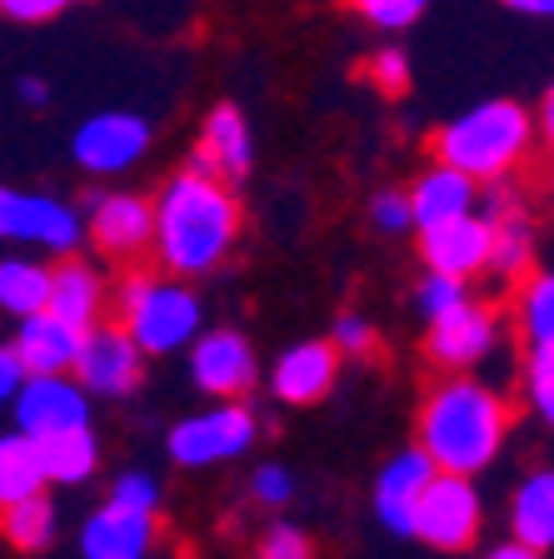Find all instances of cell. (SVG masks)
<instances>
[{
	"mask_svg": "<svg viewBox=\"0 0 554 559\" xmlns=\"http://www.w3.org/2000/svg\"><path fill=\"white\" fill-rule=\"evenodd\" d=\"M46 280H50V270L31 265V260H5L0 265V310H11V314L46 310Z\"/></svg>",
	"mask_w": 554,
	"mask_h": 559,
	"instance_id": "cell-27",
	"label": "cell"
},
{
	"mask_svg": "<svg viewBox=\"0 0 554 559\" xmlns=\"http://www.w3.org/2000/svg\"><path fill=\"white\" fill-rule=\"evenodd\" d=\"M485 265L509 280L530 270V221H524V215H515V210H495V215H490V260Z\"/></svg>",
	"mask_w": 554,
	"mask_h": 559,
	"instance_id": "cell-26",
	"label": "cell"
},
{
	"mask_svg": "<svg viewBox=\"0 0 554 559\" xmlns=\"http://www.w3.org/2000/svg\"><path fill=\"white\" fill-rule=\"evenodd\" d=\"M11 400H15L21 435H31V440L85 425V395L66 380V374H25L21 390H15Z\"/></svg>",
	"mask_w": 554,
	"mask_h": 559,
	"instance_id": "cell-9",
	"label": "cell"
},
{
	"mask_svg": "<svg viewBox=\"0 0 554 559\" xmlns=\"http://www.w3.org/2000/svg\"><path fill=\"white\" fill-rule=\"evenodd\" d=\"M260 559H315V555H310V545H305V535H300V530H285V524H280L275 535L266 539V549H260Z\"/></svg>",
	"mask_w": 554,
	"mask_h": 559,
	"instance_id": "cell-36",
	"label": "cell"
},
{
	"mask_svg": "<svg viewBox=\"0 0 554 559\" xmlns=\"http://www.w3.org/2000/svg\"><path fill=\"white\" fill-rule=\"evenodd\" d=\"M70 0H0V11L15 21H50L56 11H66Z\"/></svg>",
	"mask_w": 554,
	"mask_h": 559,
	"instance_id": "cell-37",
	"label": "cell"
},
{
	"mask_svg": "<svg viewBox=\"0 0 554 559\" xmlns=\"http://www.w3.org/2000/svg\"><path fill=\"white\" fill-rule=\"evenodd\" d=\"M474 205V180L450 165H435L415 180L410 190V221L415 225H429V221H445V215H464Z\"/></svg>",
	"mask_w": 554,
	"mask_h": 559,
	"instance_id": "cell-21",
	"label": "cell"
},
{
	"mask_svg": "<svg viewBox=\"0 0 554 559\" xmlns=\"http://www.w3.org/2000/svg\"><path fill=\"white\" fill-rule=\"evenodd\" d=\"M155 479L151 475H126L116 479V489H110V504H126V510H155Z\"/></svg>",
	"mask_w": 554,
	"mask_h": 559,
	"instance_id": "cell-32",
	"label": "cell"
},
{
	"mask_svg": "<svg viewBox=\"0 0 554 559\" xmlns=\"http://www.w3.org/2000/svg\"><path fill=\"white\" fill-rule=\"evenodd\" d=\"M410 535H420L435 549H470L480 539V495H474L470 475L435 469L415 500Z\"/></svg>",
	"mask_w": 554,
	"mask_h": 559,
	"instance_id": "cell-5",
	"label": "cell"
},
{
	"mask_svg": "<svg viewBox=\"0 0 554 559\" xmlns=\"http://www.w3.org/2000/svg\"><path fill=\"white\" fill-rule=\"evenodd\" d=\"M190 170L215 175V180H240L250 170V130H245V116L235 105H215L210 110Z\"/></svg>",
	"mask_w": 554,
	"mask_h": 559,
	"instance_id": "cell-15",
	"label": "cell"
},
{
	"mask_svg": "<svg viewBox=\"0 0 554 559\" xmlns=\"http://www.w3.org/2000/svg\"><path fill=\"white\" fill-rule=\"evenodd\" d=\"M235 230H240V205L225 190V180L200 170L175 175L151 205V245L170 275H205L225 260Z\"/></svg>",
	"mask_w": 554,
	"mask_h": 559,
	"instance_id": "cell-1",
	"label": "cell"
},
{
	"mask_svg": "<svg viewBox=\"0 0 554 559\" xmlns=\"http://www.w3.org/2000/svg\"><path fill=\"white\" fill-rule=\"evenodd\" d=\"M46 485V469H40V454H35L31 435H5L0 440V504L25 500Z\"/></svg>",
	"mask_w": 554,
	"mask_h": 559,
	"instance_id": "cell-25",
	"label": "cell"
},
{
	"mask_svg": "<svg viewBox=\"0 0 554 559\" xmlns=\"http://www.w3.org/2000/svg\"><path fill=\"white\" fill-rule=\"evenodd\" d=\"M145 349L126 335V325H85L81 345H75V365L81 384H91L95 395H130L145 374Z\"/></svg>",
	"mask_w": 554,
	"mask_h": 559,
	"instance_id": "cell-6",
	"label": "cell"
},
{
	"mask_svg": "<svg viewBox=\"0 0 554 559\" xmlns=\"http://www.w3.org/2000/svg\"><path fill=\"white\" fill-rule=\"evenodd\" d=\"M429 475H435V465L425 460V450L400 454V460L380 475L375 510H380V520L390 524L394 535H410V524H415V500H420V489H425Z\"/></svg>",
	"mask_w": 554,
	"mask_h": 559,
	"instance_id": "cell-20",
	"label": "cell"
},
{
	"mask_svg": "<svg viewBox=\"0 0 554 559\" xmlns=\"http://www.w3.org/2000/svg\"><path fill=\"white\" fill-rule=\"evenodd\" d=\"M255 495L266 504H285L290 500V475L280 465H266L260 475H255Z\"/></svg>",
	"mask_w": 554,
	"mask_h": 559,
	"instance_id": "cell-38",
	"label": "cell"
},
{
	"mask_svg": "<svg viewBox=\"0 0 554 559\" xmlns=\"http://www.w3.org/2000/svg\"><path fill=\"white\" fill-rule=\"evenodd\" d=\"M515 409L474 380H445L435 395L425 400V415H420V450L435 469H450V475H474L485 469L490 460L505 444V430Z\"/></svg>",
	"mask_w": 554,
	"mask_h": 559,
	"instance_id": "cell-2",
	"label": "cell"
},
{
	"mask_svg": "<svg viewBox=\"0 0 554 559\" xmlns=\"http://www.w3.org/2000/svg\"><path fill=\"white\" fill-rule=\"evenodd\" d=\"M420 250H425L435 275L470 280L490 260V221H474L470 210L464 215H445V221H429V225H420Z\"/></svg>",
	"mask_w": 554,
	"mask_h": 559,
	"instance_id": "cell-8",
	"label": "cell"
},
{
	"mask_svg": "<svg viewBox=\"0 0 554 559\" xmlns=\"http://www.w3.org/2000/svg\"><path fill=\"white\" fill-rule=\"evenodd\" d=\"M91 235L110 260H135L151 250V200L140 195H110L101 200L91 221Z\"/></svg>",
	"mask_w": 554,
	"mask_h": 559,
	"instance_id": "cell-18",
	"label": "cell"
},
{
	"mask_svg": "<svg viewBox=\"0 0 554 559\" xmlns=\"http://www.w3.org/2000/svg\"><path fill=\"white\" fill-rule=\"evenodd\" d=\"M530 116L524 105L515 100H485L474 105L470 116L450 120L429 140L435 165H450V170L470 175V180H505L515 165L530 151Z\"/></svg>",
	"mask_w": 554,
	"mask_h": 559,
	"instance_id": "cell-3",
	"label": "cell"
},
{
	"mask_svg": "<svg viewBox=\"0 0 554 559\" xmlns=\"http://www.w3.org/2000/svg\"><path fill=\"white\" fill-rule=\"evenodd\" d=\"M429 360L439 365V370H464V365L485 360V349L495 345V320H490V310H480V305L470 300H455L450 310L429 314Z\"/></svg>",
	"mask_w": 554,
	"mask_h": 559,
	"instance_id": "cell-10",
	"label": "cell"
},
{
	"mask_svg": "<svg viewBox=\"0 0 554 559\" xmlns=\"http://www.w3.org/2000/svg\"><path fill=\"white\" fill-rule=\"evenodd\" d=\"M101 275H95L91 265H81V260H60L56 270H50L46 280V310L56 314V320H66V325L85 330L101 320Z\"/></svg>",
	"mask_w": 554,
	"mask_h": 559,
	"instance_id": "cell-19",
	"label": "cell"
},
{
	"mask_svg": "<svg viewBox=\"0 0 554 559\" xmlns=\"http://www.w3.org/2000/svg\"><path fill=\"white\" fill-rule=\"evenodd\" d=\"M490 559H540V549H530V545H520V539H515V545L495 549V555H490Z\"/></svg>",
	"mask_w": 554,
	"mask_h": 559,
	"instance_id": "cell-41",
	"label": "cell"
},
{
	"mask_svg": "<svg viewBox=\"0 0 554 559\" xmlns=\"http://www.w3.org/2000/svg\"><path fill=\"white\" fill-rule=\"evenodd\" d=\"M335 349H350V355H369L375 349V330L365 325V320H355V314H345L335 325V340H330Z\"/></svg>",
	"mask_w": 554,
	"mask_h": 559,
	"instance_id": "cell-35",
	"label": "cell"
},
{
	"mask_svg": "<svg viewBox=\"0 0 554 559\" xmlns=\"http://www.w3.org/2000/svg\"><path fill=\"white\" fill-rule=\"evenodd\" d=\"M21 380H25V370H21V360H15V349H0V405L21 390Z\"/></svg>",
	"mask_w": 554,
	"mask_h": 559,
	"instance_id": "cell-39",
	"label": "cell"
},
{
	"mask_svg": "<svg viewBox=\"0 0 554 559\" xmlns=\"http://www.w3.org/2000/svg\"><path fill=\"white\" fill-rule=\"evenodd\" d=\"M425 5H429V0H355V11L365 15L369 25H380V31H400V25H415Z\"/></svg>",
	"mask_w": 554,
	"mask_h": 559,
	"instance_id": "cell-29",
	"label": "cell"
},
{
	"mask_svg": "<svg viewBox=\"0 0 554 559\" xmlns=\"http://www.w3.org/2000/svg\"><path fill=\"white\" fill-rule=\"evenodd\" d=\"M155 545V510L105 504L85 524V559H145Z\"/></svg>",
	"mask_w": 554,
	"mask_h": 559,
	"instance_id": "cell-14",
	"label": "cell"
},
{
	"mask_svg": "<svg viewBox=\"0 0 554 559\" xmlns=\"http://www.w3.org/2000/svg\"><path fill=\"white\" fill-rule=\"evenodd\" d=\"M126 335L135 340L145 355H170L185 340L200 330V305L196 295L175 285V280H155V275H126L120 280V320Z\"/></svg>",
	"mask_w": 554,
	"mask_h": 559,
	"instance_id": "cell-4",
	"label": "cell"
},
{
	"mask_svg": "<svg viewBox=\"0 0 554 559\" xmlns=\"http://www.w3.org/2000/svg\"><path fill=\"white\" fill-rule=\"evenodd\" d=\"M335 374H340V349L325 345V340H310V345L285 349V360L275 370V395L285 405H315V400L330 395Z\"/></svg>",
	"mask_w": 554,
	"mask_h": 559,
	"instance_id": "cell-17",
	"label": "cell"
},
{
	"mask_svg": "<svg viewBox=\"0 0 554 559\" xmlns=\"http://www.w3.org/2000/svg\"><path fill=\"white\" fill-rule=\"evenodd\" d=\"M255 440V419L250 409L225 405L210 409V415H196L170 430V454L180 465H210V460H231V454L250 450Z\"/></svg>",
	"mask_w": 554,
	"mask_h": 559,
	"instance_id": "cell-7",
	"label": "cell"
},
{
	"mask_svg": "<svg viewBox=\"0 0 554 559\" xmlns=\"http://www.w3.org/2000/svg\"><path fill=\"white\" fill-rule=\"evenodd\" d=\"M365 81L385 95H400L404 85H410V60H404L400 50H380V56L365 66Z\"/></svg>",
	"mask_w": 554,
	"mask_h": 559,
	"instance_id": "cell-31",
	"label": "cell"
},
{
	"mask_svg": "<svg viewBox=\"0 0 554 559\" xmlns=\"http://www.w3.org/2000/svg\"><path fill=\"white\" fill-rule=\"evenodd\" d=\"M151 145V126L140 116H95L75 135V160L85 170H126L130 160H140Z\"/></svg>",
	"mask_w": 554,
	"mask_h": 559,
	"instance_id": "cell-12",
	"label": "cell"
},
{
	"mask_svg": "<svg viewBox=\"0 0 554 559\" xmlns=\"http://www.w3.org/2000/svg\"><path fill=\"white\" fill-rule=\"evenodd\" d=\"M375 225L380 230H410V195L404 190H385L380 200H375Z\"/></svg>",
	"mask_w": 554,
	"mask_h": 559,
	"instance_id": "cell-34",
	"label": "cell"
},
{
	"mask_svg": "<svg viewBox=\"0 0 554 559\" xmlns=\"http://www.w3.org/2000/svg\"><path fill=\"white\" fill-rule=\"evenodd\" d=\"M554 340L530 349V400L540 415H554Z\"/></svg>",
	"mask_w": 554,
	"mask_h": 559,
	"instance_id": "cell-30",
	"label": "cell"
},
{
	"mask_svg": "<svg viewBox=\"0 0 554 559\" xmlns=\"http://www.w3.org/2000/svg\"><path fill=\"white\" fill-rule=\"evenodd\" d=\"M75 235H81V225L60 200L0 186V240H35L50 245V250H70Z\"/></svg>",
	"mask_w": 554,
	"mask_h": 559,
	"instance_id": "cell-11",
	"label": "cell"
},
{
	"mask_svg": "<svg viewBox=\"0 0 554 559\" xmlns=\"http://www.w3.org/2000/svg\"><path fill=\"white\" fill-rule=\"evenodd\" d=\"M520 320H524V335H530V345H544V340H554V285H550V275H534L530 285H524Z\"/></svg>",
	"mask_w": 554,
	"mask_h": 559,
	"instance_id": "cell-28",
	"label": "cell"
},
{
	"mask_svg": "<svg viewBox=\"0 0 554 559\" xmlns=\"http://www.w3.org/2000/svg\"><path fill=\"white\" fill-rule=\"evenodd\" d=\"M35 454H40L46 479L75 485V479H85L95 469V435H91V425H75V430H60V435H40V440H35Z\"/></svg>",
	"mask_w": 554,
	"mask_h": 559,
	"instance_id": "cell-22",
	"label": "cell"
},
{
	"mask_svg": "<svg viewBox=\"0 0 554 559\" xmlns=\"http://www.w3.org/2000/svg\"><path fill=\"white\" fill-rule=\"evenodd\" d=\"M190 370H196L200 390H210V395H220V400H235L255 384V349L245 345V335H235V330H215V335H205L196 345Z\"/></svg>",
	"mask_w": 554,
	"mask_h": 559,
	"instance_id": "cell-13",
	"label": "cell"
},
{
	"mask_svg": "<svg viewBox=\"0 0 554 559\" xmlns=\"http://www.w3.org/2000/svg\"><path fill=\"white\" fill-rule=\"evenodd\" d=\"M455 300H464V280H455V275H429L425 290H420V305H425V314L450 310Z\"/></svg>",
	"mask_w": 554,
	"mask_h": 559,
	"instance_id": "cell-33",
	"label": "cell"
},
{
	"mask_svg": "<svg viewBox=\"0 0 554 559\" xmlns=\"http://www.w3.org/2000/svg\"><path fill=\"white\" fill-rule=\"evenodd\" d=\"M0 535L11 539L15 549H46L56 539V510H50V500L35 489L25 500L0 504Z\"/></svg>",
	"mask_w": 554,
	"mask_h": 559,
	"instance_id": "cell-24",
	"label": "cell"
},
{
	"mask_svg": "<svg viewBox=\"0 0 554 559\" xmlns=\"http://www.w3.org/2000/svg\"><path fill=\"white\" fill-rule=\"evenodd\" d=\"M509 530H515V539L530 549L554 545V479L550 475H534L520 485L515 510H509Z\"/></svg>",
	"mask_w": 554,
	"mask_h": 559,
	"instance_id": "cell-23",
	"label": "cell"
},
{
	"mask_svg": "<svg viewBox=\"0 0 554 559\" xmlns=\"http://www.w3.org/2000/svg\"><path fill=\"white\" fill-rule=\"evenodd\" d=\"M505 5L520 15H550L554 11V0H505Z\"/></svg>",
	"mask_w": 554,
	"mask_h": 559,
	"instance_id": "cell-40",
	"label": "cell"
},
{
	"mask_svg": "<svg viewBox=\"0 0 554 559\" xmlns=\"http://www.w3.org/2000/svg\"><path fill=\"white\" fill-rule=\"evenodd\" d=\"M21 340H15V360L25 374H66L75 365V345H81V330L56 320L50 310L21 314Z\"/></svg>",
	"mask_w": 554,
	"mask_h": 559,
	"instance_id": "cell-16",
	"label": "cell"
},
{
	"mask_svg": "<svg viewBox=\"0 0 554 559\" xmlns=\"http://www.w3.org/2000/svg\"><path fill=\"white\" fill-rule=\"evenodd\" d=\"M21 95H25L31 105H40V100H46V85H40V81H25V85H21Z\"/></svg>",
	"mask_w": 554,
	"mask_h": 559,
	"instance_id": "cell-42",
	"label": "cell"
}]
</instances>
